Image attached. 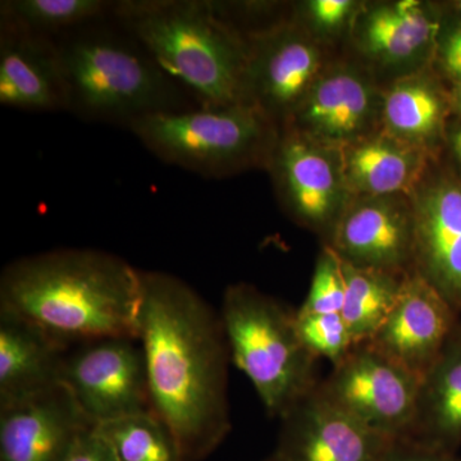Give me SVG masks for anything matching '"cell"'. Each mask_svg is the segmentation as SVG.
<instances>
[{
    "label": "cell",
    "mask_w": 461,
    "mask_h": 461,
    "mask_svg": "<svg viewBox=\"0 0 461 461\" xmlns=\"http://www.w3.org/2000/svg\"><path fill=\"white\" fill-rule=\"evenodd\" d=\"M66 461H117L107 442L96 432L95 427L85 430Z\"/></svg>",
    "instance_id": "31"
},
{
    "label": "cell",
    "mask_w": 461,
    "mask_h": 461,
    "mask_svg": "<svg viewBox=\"0 0 461 461\" xmlns=\"http://www.w3.org/2000/svg\"><path fill=\"white\" fill-rule=\"evenodd\" d=\"M421 378L373 348L355 346L318 388L330 402L379 435L411 437Z\"/></svg>",
    "instance_id": "7"
},
{
    "label": "cell",
    "mask_w": 461,
    "mask_h": 461,
    "mask_svg": "<svg viewBox=\"0 0 461 461\" xmlns=\"http://www.w3.org/2000/svg\"><path fill=\"white\" fill-rule=\"evenodd\" d=\"M441 159V158H439ZM436 160L411 194L414 272L461 311V176Z\"/></svg>",
    "instance_id": "11"
},
{
    "label": "cell",
    "mask_w": 461,
    "mask_h": 461,
    "mask_svg": "<svg viewBox=\"0 0 461 461\" xmlns=\"http://www.w3.org/2000/svg\"><path fill=\"white\" fill-rule=\"evenodd\" d=\"M451 8H453L454 16L461 21V0L451 3Z\"/></svg>",
    "instance_id": "34"
},
{
    "label": "cell",
    "mask_w": 461,
    "mask_h": 461,
    "mask_svg": "<svg viewBox=\"0 0 461 461\" xmlns=\"http://www.w3.org/2000/svg\"><path fill=\"white\" fill-rule=\"evenodd\" d=\"M268 169L286 213L326 244L351 199L339 148L284 127Z\"/></svg>",
    "instance_id": "9"
},
{
    "label": "cell",
    "mask_w": 461,
    "mask_h": 461,
    "mask_svg": "<svg viewBox=\"0 0 461 461\" xmlns=\"http://www.w3.org/2000/svg\"><path fill=\"white\" fill-rule=\"evenodd\" d=\"M171 80L195 94L203 108L248 104L250 41L214 2L133 0L114 5Z\"/></svg>",
    "instance_id": "3"
},
{
    "label": "cell",
    "mask_w": 461,
    "mask_h": 461,
    "mask_svg": "<svg viewBox=\"0 0 461 461\" xmlns=\"http://www.w3.org/2000/svg\"><path fill=\"white\" fill-rule=\"evenodd\" d=\"M280 420L273 454L281 461H386L397 441L364 426L318 386Z\"/></svg>",
    "instance_id": "13"
},
{
    "label": "cell",
    "mask_w": 461,
    "mask_h": 461,
    "mask_svg": "<svg viewBox=\"0 0 461 461\" xmlns=\"http://www.w3.org/2000/svg\"><path fill=\"white\" fill-rule=\"evenodd\" d=\"M457 323L459 315L450 303L411 272L403 280L393 312L369 344L423 378L450 341Z\"/></svg>",
    "instance_id": "15"
},
{
    "label": "cell",
    "mask_w": 461,
    "mask_h": 461,
    "mask_svg": "<svg viewBox=\"0 0 461 461\" xmlns=\"http://www.w3.org/2000/svg\"><path fill=\"white\" fill-rule=\"evenodd\" d=\"M263 461H281L280 459H278L277 456H276L275 454L272 455V456H269L268 459H266V460H263Z\"/></svg>",
    "instance_id": "35"
},
{
    "label": "cell",
    "mask_w": 461,
    "mask_h": 461,
    "mask_svg": "<svg viewBox=\"0 0 461 461\" xmlns=\"http://www.w3.org/2000/svg\"><path fill=\"white\" fill-rule=\"evenodd\" d=\"M248 104L281 130L327 68L320 41L304 25L282 23L249 35Z\"/></svg>",
    "instance_id": "10"
},
{
    "label": "cell",
    "mask_w": 461,
    "mask_h": 461,
    "mask_svg": "<svg viewBox=\"0 0 461 461\" xmlns=\"http://www.w3.org/2000/svg\"><path fill=\"white\" fill-rule=\"evenodd\" d=\"M0 103L26 111L68 109L59 47L44 35L2 23Z\"/></svg>",
    "instance_id": "17"
},
{
    "label": "cell",
    "mask_w": 461,
    "mask_h": 461,
    "mask_svg": "<svg viewBox=\"0 0 461 461\" xmlns=\"http://www.w3.org/2000/svg\"><path fill=\"white\" fill-rule=\"evenodd\" d=\"M386 461H461V457L454 451L429 447L411 439H397Z\"/></svg>",
    "instance_id": "30"
},
{
    "label": "cell",
    "mask_w": 461,
    "mask_h": 461,
    "mask_svg": "<svg viewBox=\"0 0 461 461\" xmlns=\"http://www.w3.org/2000/svg\"><path fill=\"white\" fill-rule=\"evenodd\" d=\"M60 384L93 426L151 411L147 363L138 339L72 346L63 359Z\"/></svg>",
    "instance_id": "8"
},
{
    "label": "cell",
    "mask_w": 461,
    "mask_h": 461,
    "mask_svg": "<svg viewBox=\"0 0 461 461\" xmlns=\"http://www.w3.org/2000/svg\"><path fill=\"white\" fill-rule=\"evenodd\" d=\"M296 329L306 350L330 360L332 366L357 346L341 314H302L296 311Z\"/></svg>",
    "instance_id": "26"
},
{
    "label": "cell",
    "mask_w": 461,
    "mask_h": 461,
    "mask_svg": "<svg viewBox=\"0 0 461 461\" xmlns=\"http://www.w3.org/2000/svg\"><path fill=\"white\" fill-rule=\"evenodd\" d=\"M359 8L353 0H311L303 5L309 26V32H318L323 35H333L341 32L351 20H355Z\"/></svg>",
    "instance_id": "28"
},
{
    "label": "cell",
    "mask_w": 461,
    "mask_h": 461,
    "mask_svg": "<svg viewBox=\"0 0 461 461\" xmlns=\"http://www.w3.org/2000/svg\"><path fill=\"white\" fill-rule=\"evenodd\" d=\"M437 71L448 84L461 81V21L442 25L433 57Z\"/></svg>",
    "instance_id": "29"
},
{
    "label": "cell",
    "mask_w": 461,
    "mask_h": 461,
    "mask_svg": "<svg viewBox=\"0 0 461 461\" xmlns=\"http://www.w3.org/2000/svg\"><path fill=\"white\" fill-rule=\"evenodd\" d=\"M230 362L250 379L267 414L281 420L317 381V357L296 329V312L245 282L230 285L221 308Z\"/></svg>",
    "instance_id": "4"
},
{
    "label": "cell",
    "mask_w": 461,
    "mask_h": 461,
    "mask_svg": "<svg viewBox=\"0 0 461 461\" xmlns=\"http://www.w3.org/2000/svg\"><path fill=\"white\" fill-rule=\"evenodd\" d=\"M382 94L363 69L329 65L287 126L341 149L381 129Z\"/></svg>",
    "instance_id": "14"
},
{
    "label": "cell",
    "mask_w": 461,
    "mask_h": 461,
    "mask_svg": "<svg viewBox=\"0 0 461 461\" xmlns=\"http://www.w3.org/2000/svg\"><path fill=\"white\" fill-rule=\"evenodd\" d=\"M459 323H457V326H459V329L461 330V311L459 312Z\"/></svg>",
    "instance_id": "36"
},
{
    "label": "cell",
    "mask_w": 461,
    "mask_h": 461,
    "mask_svg": "<svg viewBox=\"0 0 461 461\" xmlns=\"http://www.w3.org/2000/svg\"><path fill=\"white\" fill-rule=\"evenodd\" d=\"M339 150L351 198L411 196L430 166L441 158L381 129Z\"/></svg>",
    "instance_id": "18"
},
{
    "label": "cell",
    "mask_w": 461,
    "mask_h": 461,
    "mask_svg": "<svg viewBox=\"0 0 461 461\" xmlns=\"http://www.w3.org/2000/svg\"><path fill=\"white\" fill-rule=\"evenodd\" d=\"M62 384L0 406V461H66L78 437L91 429Z\"/></svg>",
    "instance_id": "16"
},
{
    "label": "cell",
    "mask_w": 461,
    "mask_h": 461,
    "mask_svg": "<svg viewBox=\"0 0 461 461\" xmlns=\"http://www.w3.org/2000/svg\"><path fill=\"white\" fill-rule=\"evenodd\" d=\"M327 247L359 268L414 272L415 223L411 196L351 198Z\"/></svg>",
    "instance_id": "12"
},
{
    "label": "cell",
    "mask_w": 461,
    "mask_h": 461,
    "mask_svg": "<svg viewBox=\"0 0 461 461\" xmlns=\"http://www.w3.org/2000/svg\"><path fill=\"white\" fill-rule=\"evenodd\" d=\"M69 108L89 117L124 121L178 111L171 78L144 48L108 32H87L59 47Z\"/></svg>",
    "instance_id": "6"
},
{
    "label": "cell",
    "mask_w": 461,
    "mask_h": 461,
    "mask_svg": "<svg viewBox=\"0 0 461 461\" xmlns=\"http://www.w3.org/2000/svg\"><path fill=\"white\" fill-rule=\"evenodd\" d=\"M95 429L117 461H184L177 438L153 411L105 421Z\"/></svg>",
    "instance_id": "24"
},
{
    "label": "cell",
    "mask_w": 461,
    "mask_h": 461,
    "mask_svg": "<svg viewBox=\"0 0 461 461\" xmlns=\"http://www.w3.org/2000/svg\"><path fill=\"white\" fill-rule=\"evenodd\" d=\"M406 439L454 451L461 445V330L421 378L417 417Z\"/></svg>",
    "instance_id": "22"
},
{
    "label": "cell",
    "mask_w": 461,
    "mask_h": 461,
    "mask_svg": "<svg viewBox=\"0 0 461 461\" xmlns=\"http://www.w3.org/2000/svg\"><path fill=\"white\" fill-rule=\"evenodd\" d=\"M345 275V302L342 318L355 344L375 338L396 305L406 276L359 268L342 260Z\"/></svg>",
    "instance_id": "23"
},
{
    "label": "cell",
    "mask_w": 461,
    "mask_h": 461,
    "mask_svg": "<svg viewBox=\"0 0 461 461\" xmlns=\"http://www.w3.org/2000/svg\"><path fill=\"white\" fill-rule=\"evenodd\" d=\"M451 113L448 87L427 68L402 76L382 94L381 130L441 156Z\"/></svg>",
    "instance_id": "20"
},
{
    "label": "cell",
    "mask_w": 461,
    "mask_h": 461,
    "mask_svg": "<svg viewBox=\"0 0 461 461\" xmlns=\"http://www.w3.org/2000/svg\"><path fill=\"white\" fill-rule=\"evenodd\" d=\"M448 96H450L453 117L461 118V81L450 84V86H448Z\"/></svg>",
    "instance_id": "33"
},
{
    "label": "cell",
    "mask_w": 461,
    "mask_h": 461,
    "mask_svg": "<svg viewBox=\"0 0 461 461\" xmlns=\"http://www.w3.org/2000/svg\"><path fill=\"white\" fill-rule=\"evenodd\" d=\"M102 0H9L2 3V23L44 35L84 25L104 14Z\"/></svg>",
    "instance_id": "25"
},
{
    "label": "cell",
    "mask_w": 461,
    "mask_h": 461,
    "mask_svg": "<svg viewBox=\"0 0 461 461\" xmlns=\"http://www.w3.org/2000/svg\"><path fill=\"white\" fill-rule=\"evenodd\" d=\"M445 149H447L450 162L461 176V118L451 117L446 131Z\"/></svg>",
    "instance_id": "32"
},
{
    "label": "cell",
    "mask_w": 461,
    "mask_h": 461,
    "mask_svg": "<svg viewBox=\"0 0 461 461\" xmlns=\"http://www.w3.org/2000/svg\"><path fill=\"white\" fill-rule=\"evenodd\" d=\"M67 350L29 321L0 311V406L60 384Z\"/></svg>",
    "instance_id": "21"
},
{
    "label": "cell",
    "mask_w": 461,
    "mask_h": 461,
    "mask_svg": "<svg viewBox=\"0 0 461 461\" xmlns=\"http://www.w3.org/2000/svg\"><path fill=\"white\" fill-rule=\"evenodd\" d=\"M441 29L438 17L415 0L373 5L354 20L357 48L384 66L433 60Z\"/></svg>",
    "instance_id": "19"
},
{
    "label": "cell",
    "mask_w": 461,
    "mask_h": 461,
    "mask_svg": "<svg viewBox=\"0 0 461 461\" xmlns=\"http://www.w3.org/2000/svg\"><path fill=\"white\" fill-rule=\"evenodd\" d=\"M138 339L151 411L166 421L184 461H203L230 430L229 345L220 314L186 282L141 271Z\"/></svg>",
    "instance_id": "1"
},
{
    "label": "cell",
    "mask_w": 461,
    "mask_h": 461,
    "mask_svg": "<svg viewBox=\"0 0 461 461\" xmlns=\"http://www.w3.org/2000/svg\"><path fill=\"white\" fill-rule=\"evenodd\" d=\"M141 271L93 249H59L9 263L0 277V311L72 346L138 339Z\"/></svg>",
    "instance_id": "2"
},
{
    "label": "cell",
    "mask_w": 461,
    "mask_h": 461,
    "mask_svg": "<svg viewBox=\"0 0 461 461\" xmlns=\"http://www.w3.org/2000/svg\"><path fill=\"white\" fill-rule=\"evenodd\" d=\"M345 302V275L342 260L327 245L317 258L308 296L297 313L341 314Z\"/></svg>",
    "instance_id": "27"
},
{
    "label": "cell",
    "mask_w": 461,
    "mask_h": 461,
    "mask_svg": "<svg viewBox=\"0 0 461 461\" xmlns=\"http://www.w3.org/2000/svg\"><path fill=\"white\" fill-rule=\"evenodd\" d=\"M127 126L159 159L212 177L268 169L281 133L253 104L157 112Z\"/></svg>",
    "instance_id": "5"
}]
</instances>
